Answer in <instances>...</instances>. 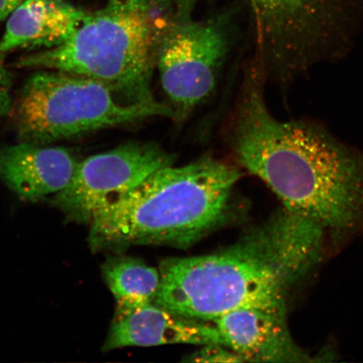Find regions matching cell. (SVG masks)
I'll list each match as a JSON object with an SVG mask.
<instances>
[{"label": "cell", "mask_w": 363, "mask_h": 363, "mask_svg": "<svg viewBox=\"0 0 363 363\" xmlns=\"http://www.w3.org/2000/svg\"><path fill=\"white\" fill-rule=\"evenodd\" d=\"M264 76L260 65L249 70L231 121L229 142L240 165L325 234L363 233V153L315 124L276 119Z\"/></svg>", "instance_id": "1"}, {"label": "cell", "mask_w": 363, "mask_h": 363, "mask_svg": "<svg viewBox=\"0 0 363 363\" xmlns=\"http://www.w3.org/2000/svg\"><path fill=\"white\" fill-rule=\"evenodd\" d=\"M325 238L320 227L283 208L225 251L162 262L154 303L206 322L243 308L288 311L319 264Z\"/></svg>", "instance_id": "2"}, {"label": "cell", "mask_w": 363, "mask_h": 363, "mask_svg": "<svg viewBox=\"0 0 363 363\" xmlns=\"http://www.w3.org/2000/svg\"><path fill=\"white\" fill-rule=\"evenodd\" d=\"M242 172L210 157L162 167L118 194L89 222V244L120 251L159 245L186 248L223 223Z\"/></svg>", "instance_id": "3"}, {"label": "cell", "mask_w": 363, "mask_h": 363, "mask_svg": "<svg viewBox=\"0 0 363 363\" xmlns=\"http://www.w3.org/2000/svg\"><path fill=\"white\" fill-rule=\"evenodd\" d=\"M177 7L178 0H108L101 10L86 13L65 43L22 57L17 65L89 77L129 106L158 103L153 71Z\"/></svg>", "instance_id": "4"}, {"label": "cell", "mask_w": 363, "mask_h": 363, "mask_svg": "<svg viewBox=\"0 0 363 363\" xmlns=\"http://www.w3.org/2000/svg\"><path fill=\"white\" fill-rule=\"evenodd\" d=\"M20 142L50 145L152 116L174 117L170 106L125 104L101 82L70 72H36L10 112Z\"/></svg>", "instance_id": "5"}, {"label": "cell", "mask_w": 363, "mask_h": 363, "mask_svg": "<svg viewBox=\"0 0 363 363\" xmlns=\"http://www.w3.org/2000/svg\"><path fill=\"white\" fill-rule=\"evenodd\" d=\"M265 62L282 79L302 74L346 42L363 0H246Z\"/></svg>", "instance_id": "6"}, {"label": "cell", "mask_w": 363, "mask_h": 363, "mask_svg": "<svg viewBox=\"0 0 363 363\" xmlns=\"http://www.w3.org/2000/svg\"><path fill=\"white\" fill-rule=\"evenodd\" d=\"M224 15L175 21L159 43L156 67L174 117L187 116L216 88L230 44Z\"/></svg>", "instance_id": "7"}, {"label": "cell", "mask_w": 363, "mask_h": 363, "mask_svg": "<svg viewBox=\"0 0 363 363\" xmlns=\"http://www.w3.org/2000/svg\"><path fill=\"white\" fill-rule=\"evenodd\" d=\"M174 157L153 143H128L79 162L74 177L52 202L67 219L89 225L108 199L135 187Z\"/></svg>", "instance_id": "8"}, {"label": "cell", "mask_w": 363, "mask_h": 363, "mask_svg": "<svg viewBox=\"0 0 363 363\" xmlns=\"http://www.w3.org/2000/svg\"><path fill=\"white\" fill-rule=\"evenodd\" d=\"M225 346L245 362L307 363L316 361L295 342L288 311L243 308L213 321Z\"/></svg>", "instance_id": "9"}, {"label": "cell", "mask_w": 363, "mask_h": 363, "mask_svg": "<svg viewBox=\"0 0 363 363\" xmlns=\"http://www.w3.org/2000/svg\"><path fill=\"white\" fill-rule=\"evenodd\" d=\"M172 344L225 346L213 322L175 314L152 303L133 311L116 313L104 350Z\"/></svg>", "instance_id": "10"}, {"label": "cell", "mask_w": 363, "mask_h": 363, "mask_svg": "<svg viewBox=\"0 0 363 363\" xmlns=\"http://www.w3.org/2000/svg\"><path fill=\"white\" fill-rule=\"evenodd\" d=\"M79 162L67 149L20 142L0 147V180L23 199L36 201L62 191Z\"/></svg>", "instance_id": "11"}, {"label": "cell", "mask_w": 363, "mask_h": 363, "mask_svg": "<svg viewBox=\"0 0 363 363\" xmlns=\"http://www.w3.org/2000/svg\"><path fill=\"white\" fill-rule=\"evenodd\" d=\"M86 13L65 0H23L8 17L0 52L58 47L74 34Z\"/></svg>", "instance_id": "12"}, {"label": "cell", "mask_w": 363, "mask_h": 363, "mask_svg": "<svg viewBox=\"0 0 363 363\" xmlns=\"http://www.w3.org/2000/svg\"><path fill=\"white\" fill-rule=\"evenodd\" d=\"M103 275L116 299V313L154 303L160 288V271L134 257L110 258L103 266Z\"/></svg>", "instance_id": "13"}, {"label": "cell", "mask_w": 363, "mask_h": 363, "mask_svg": "<svg viewBox=\"0 0 363 363\" xmlns=\"http://www.w3.org/2000/svg\"><path fill=\"white\" fill-rule=\"evenodd\" d=\"M188 357L187 361L194 362H245L233 349L221 344L206 345Z\"/></svg>", "instance_id": "14"}, {"label": "cell", "mask_w": 363, "mask_h": 363, "mask_svg": "<svg viewBox=\"0 0 363 363\" xmlns=\"http://www.w3.org/2000/svg\"><path fill=\"white\" fill-rule=\"evenodd\" d=\"M4 55L0 52V121L10 115L12 107V74L4 65Z\"/></svg>", "instance_id": "15"}, {"label": "cell", "mask_w": 363, "mask_h": 363, "mask_svg": "<svg viewBox=\"0 0 363 363\" xmlns=\"http://www.w3.org/2000/svg\"><path fill=\"white\" fill-rule=\"evenodd\" d=\"M23 0H0V23L6 21Z\"/></svg>", "instance_id": "16"}]
</instances>
